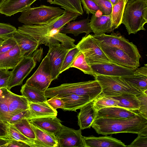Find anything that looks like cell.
I'll use <instances>...</instances> for the list:
<instances>
[{
  "label": "cell",
  "mask_w": 147,
  "mask_h": 147,
  "mask_svg": "<svg viewBox=\"0 0 147 147\" xmlns=\"http://www.w3.org/2000/svg\"><path fill=\"white\" fill-rule=\"evenodd\" d=\"M91 127L103 135L129 133L147 136V118L138 113L129 119L96 118Z\"/></svg>",
  "instance_id": "obj_1"
},
{
  "label": "cell",
  "mask_w": 147,
  "mask_h": 147,
  "mask_svg": "<svg viewBox=\"0 0 147 147\" xmlns=\"http://www.w3.org/2000/svg\"><path fill=\"white\" fill-rule=\"evenodd\" d=\"M78 17L77 13L65 10L63 14L49 24L42 25L24 24L17 30L37 41L39 45L43 44L49 47L60 43L53 37L54 34Z\"/></svg>",
  "instance_id": "obj_2"
},
{
  "label": "cell",
  "mask_w": 147,
  "mask_h": 147,
  "mask_svg": "<svg viewBox=\"0 0 147 147\" xmlns=\"http://www.w3.org/2000/svg\"><path fill=\"white\" fill-rule=\"evenodd\" d=\"M147 22V0H128L125 5L121 24L129 34H136Z\"/></svg>",
  "instance_id": "obj_3"
},
{
  "label": "cell",
  "mask_w": 147,
  "mask_h": 147,
  "mask_svg": "<svg viewBox=\"0 0 147 147\" xmlns=\"http://www.w3.org/2000/svg\"><path fill=\"white\" fill-rule=\"evenodd\" d=\"M101 87L96 80L74 83L63 84L54 87L48 88L45 91L46 96L51 98L57 95L74 94L88 97L93 100L102 93Z\"/></svg>",
  "instance_id": "obj_4"
},
{
  "label": "cell",
  "mask_w": 147,
  "mask_h": 147,
  "mask_svg": "<svg viewBox=\"0 0 147 147\" xmlns=\"http://www.w3.org/2000/svg\"><path fill=\"white\" fill-rule=\"evenodd\" d=\"M28 109L29 102L25 97L7 87L0 88V123L7 125L13 116Z\"/></svg>",
  "instance_id": "obj_5"
},
{
  "label": "cell",
  "mask_w": 147,
  "mask_h": 147,
  "mask_svg": "<svg viewBox=\"0 0 147 147\" xmlns=\"http://www.w3.org/2000/svg\"><path fill=\"white\" fill-rule=\"evenodd\" d=\"M65 10L59 7L42 5L29 8L22 12L18 21L26 25L49 24L62 15Z\"/></svg>",
  "instance_id": "obj_6"
},
{
  "label": "cell",
  "mask_w": 147,
  "mask_h": 147,
  "mask_svg": "<svg viewBox=\"0 0 147 147\" xmlns=\"http://www.w3.org/2000/svg\"><path fill=\"white\" fill-rule=\"evenodd\" d=\"M94 76L101 87V95L112 97L128 93L137 96L142 92L120 77L100 75Z\"/></svg>",
  "instance_id": "obj_7"
},
{
  "label": "cell",
  "mask_w": 147,
  "mask_h": 147,
  "mask_svg": "<svg viewBox=\"0 0 147 147\" xmlns=\"http://www.w3.org/2000/svg\"><path fill=\"white\" fill-rule=\"evenodd\" d=\"M76 46L83 54L89 65L112 62L104 52L92 34H86Z\"/></svg>",
  "instance_id": "obj_8"
},
{
  "label": "cell",
  "mask_w": 147,
  "mask_h": 147,
  "mask_svg": "<svg viewBox=\"0 0 147 147\" xmlns=\"http://www.w3.org/2000/svg\"><path fill=\"white\" fill-rule=\"evenodd\" d=\"M92 35L100 44L120 49L138 61L141 57L137 46L119 33L113 31L110 35L103 33Z\"/></svg>",
  "instance_id": "obj_9"
},
{
  "label": "cell",
  "mask_w": 147,
  "mask_h": 147,
  "mask_svg": "<svg viewBox=\"0 0 147 147\" xmlns=\"http://www.w3.org/2000/svg\"><path fill=\"white\" fill-rule=\"evenodd\" d=\"M52 81L49 57L47 54L36 71L25 84L45 92Z\"/></svg>",
  "instance_id": "obj_10"
},
{
  "label": "cell",
  "mask_w": 147,
  "mask_h": 147,
  "mask_svg": "<svg viewBox=\"0 0 147 147\" xmlns=\"http://www.w3.org/2000/svg\"><path fill=\"white\" fill-rule=\"evenodd\" d=\"M36 61L32 56L23 57L11 71L7 88L10 90L13 87L22 84L24 79L35 66Z\"/></svg>",
  "instance_id": "obj_11"
},
{
  "label": "cell",
  "mask_w": 147,
  "mask_h": 147,
  "mask_svg": "<svg viewBox=\"0 0 147 147\" xmlns=\"http://www.w3.org/2000/svg\"><path fill=\"white\" fill-rule=\"evenodd\" d=\"M97 42L112 62L133 71L135 70L140 66L139 61L131 56L123 50Z\"/></svg>",
  "instance_id": "obj_12"
},
{
  "label": "cell",
  "mask_w": 147,
  "mask_h": 147,
  "mask_svg": "<svg viewBox=\"0 0 147 147\" xmlns=\"http://www.w3.org/2000/svg\"><path fill=\"white\" fill-rule=\"evenodd\" d=\"M55 135L58 147H86L80 129L75 130L62 125L61 129Z\"/></svg>",
  "instance_id": "obj_13"
},
{
  "label": "cell",
  "mask_w": 147,
  "mask_h": 147,
  "mask_svg": "<svg viewBox=\"0 0 147 147\" xmlns=\"http://www.w3.org/2000/svg\"><path fill=\"white\" fill-rule=\"evenodd\" d=\"M47 53L49 57L52 80L57 79L64 59L69 49L59 43L50 46Z\"/></svg>",
  "instance_id": "obj_14"
},
{
  "label": "cell",
  "mask_w": 147,
  "mask_h": 147,
  "mask_svg": "<svg viewBox=\"0 0 147 147\" xmlns=\"http://www.w3.org/2000/svg\"><path fill=\"white\" fill-rule=\"evenodd\" d=\"M89 65L94 76L122 77L131 75L134 71L112 62L93 64Z\"/></svg>",
  "instance_id": "obj_15"
},
{
  "label": "cell",
  "mask_w": 147,
  "mask_h": 147,
  "mask_svg": "<svg viewBox=\"0 0 147 147\" xmlns=\"http://www.w3.org/2000/svg\"><path fill=\"white\" fill-rule=\"evenodd\" d=\"M17 43L23 57L31 56L39 45L35 39L18 31L16 30L11 35Z\"/></svg>",
  "instance_id": "obj_16"
},
{
  "label": "cell",
  "mask_w": 147,
  "mask_h": 147,
  "mask_svg": "<svg viewBox=\"0 0 147 147\" xmlns=\"http://www.w3.org/2000/svg\"><path fill=\"white\" fill-rule=\"evenodd\" d=\"M111 13L108 15L92 14L89 22V26L95 35L110 33L111 28Z\"/></svg>",
  "instance_id": "obj_17"
},
{
  "label": "cell",
  "mask_w": 147,
  "mask_h": 147,
  "mask_svg": "<svg viewBox=\"0 0 147 147\" xmlns=\"http://www.w3.org/2000/svg\"><path fill=\"white\" fill-rule=\"evenodd\" d=\"M37 0H6L0 7V13L11 16L28 9Z\"/></svg>",
  "instance_id": "obj_18"
},
{
  "label": "cell",
  "mask_w": 147,
  "mask_h": 147,
  "mask_svg": "<svg viewBox=\"0 0 147 147\" xmlns=\"http://www.w3.org/2000/svg\"><path fill=\"white\" fill-rule=\"evenodd\" d=\"M142 92L147 91V64L138 68L131 75L120 77Z\"/></svg>",
  "instance_id": "obj_19"
},
{
  "label": "cell",
  "mask_w": 147,
  "mask_h": 147,
  "mask_svg": "<svg viewBox=\"0 0 147 147\" xmlns=\"http://www.w3.org/2000/svg\"><path fill=\"white\" fill-rule=\"evenodd\" d=\"M78 115V125L80 129L83 130L90 128L96 118L97 111L95 108L93 100L82 107Z\"/></svg>",
  "instance_id": "obj_20"
},
{
  "label": "cell",
  "mask_w": 147,
  "mask_h": 147,
  "mask_svg": "<svg viewBox=\"0 0 147 147\" xmlns=\"http://www.w3.org/2000/svg\"><path fill=\"white\" fill-rule=\"evenodd\" d=\"M86 147H125L121 140L110 136H83Z\"/></svg>",
  "instance_id": "obj_21"
},
{
  "label": "cell",
  "mask_w": 147,
  "mask_h": 147,
  "mask_svg": "<svg viewBox=\"0 0 147 147\" xmlns=\"http://www.w3.org/2000/svg\"><path fill=\"white\" fill-rule=\"evenodd\" d=\"M35 125L56 135L61 129L62 125L56 116H51L29 120Z\"/></svg>",
  "instance_id": "obj_22"
},
{
  "label": "cell",
  "mask_w": 147,
  "mask_h": 147,
  "mask_svg": "<svg viewBox=\"0 0 147 147\" xmlns=\"http://www.w3.org/2000/svg\"><path fill=\"white\" fill-rule=\"evenodd\" d=\"M23 57L18 45L7 52L0 53V69H12Z\"/></svg>",
  "instance_id": "obj_23"
},
{
  "label": "cell",
  "mask_w": 147,
  "mask_h": 147,
  "mask_svg": "<svg viewBox=\"0 0 147 147\" xmlns=\"http://www.w3.org/2000/svg\"><path fill=\"white\" fill-rule=\"evenodd\" d=\"M55 96L61 98L64 101L65 105L62 109L64 111H76L77 110L80 109L83 106L92 100L88 97L74 94H66Z\"/></svg>",
  "instance_id": "obj_24"
},
{
  "label": "cell",
  "mask_w": 147,
  "mask_h": 147,
  "mask_svg": "<svg viewBox=\"0 0 147 147\" xmlns=\"http://www.w3.org/2000/svg\"><path fill=\"white\" fill-rule=\"evenodd\" d=\"M137 114V112L135 111L118 106H113L102 108L97 111L96 118L129 119Z\"/></svg>",
  "instance_id": "obj_25"
},
{
  "label": "cell",
  "mask_w": 147,
  "mask_h": 147,
  "mask_svg": "<svg viewBox=\"0 0 147 147\" xmlns=\"http://www.w3.org/2000/svg\"><path fill=\"white\" fill-rule=\"evenodd\" d=\"M88 17L78 21H73L68 23L59 30L61 32L66 34H72L75 36L85 33L88 34L92 31L89 26Z\"/></svg>",
  "instance_id": "obj_26"
},
{
  "label": "cell",
  "mask_w": 147,
  "mask_h": 147,
  "mask_svg": "<svg viewBox=\"0 0 147 147\" xmlns=\"http://www.w3.org/2000/svg\"><path fill=\"white\" fill-rule=\"evenodd\" d=\"M29 121L34 132L36 139L44 147H58V140L55 135L35 125L29 120Z\"/></svg>",
  "instance_id": "obj_27"
},
{
  "label": "cell",
  "mask_w": 147,
  "mask_h": 147,
  "mask_svg": "<svg viewBox=\"0 0 147 147\" xmlns=\"http://www.w3.org/2000/svg\"><path fill=\"white\" fill-rule=\"evenodd\" d=\"M29 106L32 119L51 116H57V111L53 109L47 101L38 103L29 102Z\"/></svg>",
  "instance_id": "obj_28"
},
{
  "label": "cell",
  "mask_w": 147,
  "mask_h": 147,
  "mask_svg": "<svg viewBox=\"0 0 147 147\" xmlns=\"http://www.w3.org/2000/svg\"><path fill=\"white\" fill-rule=\"evenodd\" d=\"M110 97L118 101V107L135 112L139 108L140 101L135 94L125 93L117 96Z\"/></svg>",
  "instance_id": "obj_29"
},
{
  "label": "cell",
  "mask_w": 147,
  "mask_h": 147,
  "mask_svg": "<svg viewBox=\"0 0 147 147\" xmlns=\"http://www.w3.org/2000/svg\"><path fill=\"white\" fill-rule=\"evenodd\" d=\"M20 92L22 95L25 97L28 102L33 103L46 102L47 98L45 92L28 86L25 84L22 86Z\"/></svg>",
  "instance_id": "obj_30"
},
{
  "label": "cell",
  "mask_w": 147,
  "mask_h": 147,
  "mask_svg": "<svg viewBox=\"0 0 147 147\" xmlns=\"http://www.w3.org/2000/svg\"><path fill=\"white\" fill-rule=\"evenodd\" d=\"M7 139L9 140L21 141L31 147H44L37 140H32L27 138L11 125H7Z\"/></svg>",
  "instance_id": "obj_31"
},
{
  "label": "cell",
  "mask_w": 147,
  "mask_h": 147,
  "mask_svg": "<svg viewBox=\"0 0 147 147\" xmlns=\"http://www.w3.org/2000/svg\"><path fill=\"white\" fill-rule=\"evenodd\" d=\"M50 4L61 6L65 10L74 12L81 15L84 13L81 0H47Z\"/></svg>",
  "instance_id": "obj_32"
},
{
  "label": "cell",
  "mask_w": 147,
  "mask_h": 147,
  "mask_svg": "<svg viewBox=\"0 0 147 147\" xmlns=\"http://www.w3.org/2000/svg\"><path fill=\"white\" fill-rule=\"evenodd\" d=\"M128 0H119L112 6L111 28L113 31L118 28L121 24L125 5Z\"/></svg>",
  "instance_id": "obj_33"
},
{
  "label": "cell",
  "mask_w": 147,
  "mask_h": 147,
  "mask_svg": "<svg viewBox=\"0 0 147 147\" xmlns=\"http://www.w3.org/2000/svg\"><path fill=\"white\" fill-rule=\"evenodd\" d=\"M10 125L13 126L27 138L32 140H36L34 132L30 126L29 120L26 118Z\"/></svg>",
  "instance_id": "obj_34"
},
{
  "label": "cell",
  "mask_w": 147,
  "mask_h": 147,
  "mask_svg": "<svg viewBox=\"0 0 147 147\" xmlns=\"http://www.w3.org/2000/svg\"><path fill=\"white\" fill-rule=\"evenodd\" d=\"M71 67L77 68L85 74L93 76L95 75L91 67L86 62L83 54L80 51L71 65L70 68Z\"/></svg>",
  "instance_id": "obj_35"
},
{
  "label": "cell",
  "mask_w": 147,
  "mask_h": 147,
  "mask_svg": "<svg viewBox=\"0 0 147 147\" xmlns=\"http://www.w3.org/2000/svg\"><path fill=\"white\" fill-rule=\"evenodd\" d=\"M94 107L97 111L105 108L117 106L118 100L111 97L100 95L93 100Z\"/></svg>",
  "instance_id": "obj_36"
},
{
  "label": "cell",
  "mask_w": 147,
  "mask_h": 147,
  "mask_svg": "<svg viewBox=\"0 0 147 147\" xmlns=\"http://www.w3.org/2000/svg\"><path fill=\"white\" fill-rule=\"evenodd\" d=\"M80 52L76 46L69 49L63 63L60 74L70 68L71 65Z\"/></svg>",
  "instance_id": "obj_37"
},
{
  "label": "cell",
  "mask_w": 147,
  "mask_h": 147,
  "mask_svg": "<svg viewBox=\"0 0 147 147\" xmlns=\"http://www.w3.org/2000/svg\"><path fill=\"white\" fill-rule=\"evenodd\" d=\"M81 4L86 14H95L101 10L99 7L93 0H81Z\"/></svg>",
  "instance_id": "obj_38"
},
{
  "label": "cell",
  "mask_w": 147,
  "mask_h": 147,
  "mask_svg": "<svg viewBox=\"0 0 147 147\" xmlns=\"http://www.w3.org/2000/svg\"><path fill=\"white\" fill-rule=\"evenodd\" d=\"M17 29L10 24L0 22V39L4 40L10 37Z\"/></svg>",
  "instance_id": "obj_39"
},
{
  "label": "cell",
  "mask_w": 147,
  "mask_h": 147,
  "mask_svg": "<svg viewBox=\"0 0 147 147\" xmlns=\"http://www.w3.org/2000/svg\"><path fill=\"white\" fill-rule=\"evenodd\" d=\"M140 101V107L137 113L147 118V91L137 95Z\"/></svg>",
  "instance_id": "obj_40"
},
{
  "label": "cell",
  "mask_w": 147,
  "mask_h": 147,
  "mask_svg": "<svg viewBox=\"0 0 147 147\" xmlns=\"http://www.w3.org/2000/svg\"><path fill=\"white\" fill-rule=\"evenodd\" d=\"M101 10L102 15H109L111 13L112 5L108 0H93Z\"/></svg>",
  "instance_id": "obj_41"
},
{
  "label": "cell",
  "mask_w": 147,
  "mask_h": 147,
  "mask_svg": "<svg viewBox=\"0 0 147 147\" xmlns=\"http://www.w3.org/2000/svg\"><path fill=\"white\" fill-rule=\"evenodd\" d=\"M17 45L16 41L11 35L3 40V43L0 46V53L10 50Z\"/></svg>",
  "instance_id": "obj_42"
},
{
  "label": "cell",
  "mask_w": 147,
  "mask_h": 147,
  "mask_svg": "<svg viewBox=\"0 0 147 147\" xmlns=\"http://www.w3.org/2000/svg\"><path fill=\"white\" fill-rule=\"evenodd\" d=\"M24 118H26L29 120L32 119V115L29 109L24 111L13 116L10 119L8 124H13L20 121Z\"/></svg>",
  "instance_id": "obj_43"
},
{
  "label": "cell",
  "mask_w": 147,
  "mask_h": 147,
  "mask_svg": "<svg viewBox=\"0 0 147 147\" xmlns=\"http://www.w3.org/2000/svg\"><path fill=\"white\" fill-rule=\"evenodd\" d=\"M47 101L53 109L56 110L58 109H63L64 107V101L61 98L56 96L51 98Z\"/></svg>",
  "instance_id": "obj_44"
},
{
  "label": "cell",
  "mask_w": 147,
  "mask_h": 147,
  "mask_svg": "<svg viewBox=\"0 0 147 147\" xmlns=\"http://www.w3.org/2000/svg\"><path fill=\"white\" fill-rule=\"evenodd\" d=\"M127 147H147V136L138 135L137 138Z\"/></svg>",
  "instance_id": "obj_45"
},
{
  "label": "cell",
  "mask_w": 147,
  "mask_h": 147,
  "mask_svg": "<svg viewBox=\"0 0 147 147\" xmlns=\"http://www.w3.org/2000/svg\"><path fill=\"white\" fill-rule=\"evenodd\" d=\"M11 73L9 70L0 69V88L7 87Z\"/></svg>",
  "instance_id": "obj_46"
},
{
  "label": "cell",
  "mask_w": 147,
  "mask_h": 147,
  "mask_svg": "<svg viewBox=\"0 0 147 147\" xmlns=\"http://www.w3.org/2000/svg\"><path fill=\"white\" fill-rule=\"evenodd\" d=\"M30 146L24 142L16 140H10L3 147H28Z\"/></svg>",
  "instance_id": "obj_47"
},
{
  "label": "cell",
  "mask_w": 147,
  "mask_h": 147,
  "mask_svg": "<svg viewBox=\"0 0 147 147\" xmlns=\"http://www.w3.org/2000/svg\"><path fill=\"white\" fill-rule=\"evenodd\" d=\"M7 125L0 123V137L7 139Z\"/></svg>",
  "instance_id": "obj_48"
},
{
  "label": "cell",
  "mask_w": 147,
  "mask_h": 147,
  "mask_svg": "<svg viewBox=\"0 0 147 147\" xmlns=\"http://www.w3.org/2000/svg\"><path fill=\"white\" fill-rule=\"evenodd\" d=\"M10 140L4 137H0V147H3V146Z\"/></svg>",
  "instance_id": "obj_49"
},
{
  "label": "cell",
  "mask_w": 147,
  "mask_h": 147,
  "mask_svg": "<svg viewBox=\"0 0 147 147\" xmlns=\"http://www.w3.org/2000/svg\"><path fill=\"white\" fill-rule=\"evenodd\" d=\"M111 3L112 6L116 4L119 0H108Z\"/></svg>",
  "instance_id": "obj_50"
},
{
  "label": "cell",
  "mask_w": 147,
  "mask_h": 147,
  "mask_svg": "<svg viewBox=\"0 0 147 147\" xmlns=\"http://www.w3.org/2000/svg\"><path fill=\"white\" fill-rule=\"evenodd\" d=\"M6 0H0V7Z\"/></svg>",
  "instance_id": "obj_51"
},
{
  "label": "cell",
  "mask_w": 147,
  "mask_h": 147,
  "mask_svg": "<svg viewBox=\"0 0 147 147\" xmlns=\"http://www.w3.org/2000/svg\"><path fill=\"white\" fill-rule=\"evenodd\" d=\"M3 40H2L0 39V46L1 45V44L3 43Z\"/></svg>",
  "instance_id": "obj_52"
}]
</instances>
